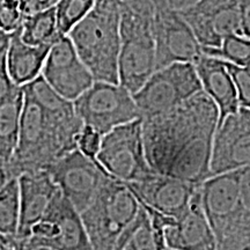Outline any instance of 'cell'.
<instances>
[{"label":"cell","instance_id":"cell-1","mask_svg":"<svg viewBox=\"0 0 250 250\" xmlns=\"http://www.w3.org/2000/svg\"><path fill=\"white\" fill-rule=\"evenodd\" d=\"M218 118L217 107L203 90L165 114L142 118L144 148L153 173L198 184L208 179Z\"/></svg>","mask_w":250,"mask_h":250},{"label":"cell","instance_id":"cell-2","mask_svg":"<svg viewBox=\"0 0 250 250\" xmlns=\"http://www.w3.org/2000/svg\"><path fill=\"white\" fill-rule=\"evenodd\" d=\"M22 88L18 145L7 165L11 177L44 170L61 156L76 149L83 126L73 102L56 93L42 76Z\"/></svg>","mask_w":250,"mask_h":250},{"label":"cell","instance_id":"cell-3","mask_svg":"<svg viewBox=\"0 0 250 250\" xmlns=\"http://www.w3.org/2000/svg\"><path fill=\"white\" fill-rule=\"evenodd\" d=\"M199 196L215 250H250V166L208 177Z\"/></svg>","mask_w":250,"mask_h":250},{"label":"cell","instance_id":"cell-4","mask_svg":"<svg viewBox=\"0 0 250 250\" xmlns=\"http://www.w3.org/2000/svg\"><path fill=\"white\" fill-rule=\"evenodd\" d=\"M67 37L94 80L118 83L120 0H95Z\"/></svg>","mask_w":250,"mask_h":250},{"label":"cell","instance_id":"cell-5","mask_svg":"<svg viewBox=\"0 0 250 250\" xmlns=\"http://www.w3.org/2000/svg\"><path fill=\"white\" fill-rule=\"evenodd\" d=\"M152 0H120L118 83L134 94L155 71Z\"/></svg>","mask_w":250,"mask_h":250},{"label":"cell","instance_id":"cell-6","mask_svg":"<svg viewBox=\"0 0 250 250\" xmlns=\"http://www.w3.org/2000/svg\"><path fill=\"white\" fill-rule=\"evenodd\" d=\"M139 211V203L121 181L109 180L80 213L92 250H115L117 239Z\"/></svg>","mask_w":250,"mask_h":250},{"label":"cell","instance_id":"cell-7","mask_svg":"<svg viewBox=\"0 0 250 250\" xmlns=\"http://www.w3.org/2000/svg\"><path fill=\"white\" fill-rule=\"evenodd\" d=\"M179 13L202 48H217L229 35L250 37V0H199Z\"/></svg>","mask_w":250,"mask_h":250},{"label":"cell","instance_id":"cell-8","mask_svg":"<svg viewBox=\"0 0 250 250\" xmlns=\"http://www.w3.org/2000/svg\"><path fill=\"white\" fill-rule=\"evenodd\" d=\"M96 161L109 176L123 183L138 182L154 174L146 160L142 118L102 136Z\"/></svg>","mask_w":250,"mask_h":250},{"label":"cell","instance_id":"cell-9","mask_svg":"<svg viewBox=\"0 0 250 250\" xmlns=\"http://www.w3.org/2000/svg\"><path fill=\"white\" fill-rule=\"evenodd\" d=\"M201 90L195 65L175 62L153 72L132 95L140 118H147L176 108Z\"/></svg>","mask_w":250,"mask_h":250},{"label":"cell","instance_id":"cell-10","mask_svg":"<svg viewBox=\"0 0 250 250\" xmlns=\"http://www.w3.org/2000/svg\"><path fill=\"white\" fill-rule=\"evenodd\" d=\"M73 107L83 126L90 127L101 136L140 118L132 94L115 83L94 81L74 100Z\"/></svg>","mask_w":250,"mask_h":250},{"label":"cell","instance_id":"cell-11","mask_svg":"<svg viewBox=\"0 0 250 250\" xmlns=\"http://www.w3.org/2000/svg\"><path fill=\"white\" fill-rule=\"evenodd\" d=\"M44 170L79 213L88 208L100 189L112 179L98 161L87 158L77 148L61 156Z\"/></svg>","mask_w":250,"mask_h":250},{"label":"cell","instance_id":"cell-12","mask_svg":"<svg viewBox=\"0 0 250 250\" xmlns=\"http://www.w3.org/2000/svg\"><path fill=\"white\" fill-rule=\"evenodd\" d=\"M24 240L30 246L51 250H92L80 213L61 191Z\"/></svg>","mask_w":250,"mask_h":250},{"label":"cell","instance_id":"cell-13","mask_svg":"<svg viewBox=\"0 0 250 250\" xmlns=\"http://www.w3.org/2000/svg\"><path fill=\"white\" fill-rule=\"evenodd\" d=\"M250 166V108L240 107L215 127L208 177Z\"/></svg>","mask_w":250,"mask_h":250},{"label":"cell","instance_id":"cell-14","mask_svg":"<svg viewBox=\"0 0 250 250\" xmlns=\"http://www.w3.org/2000/svg\"><path fill=\"white\" fill-rule=\"evenodd\" d=\"M155 71L175 62H195L202 46L179 11L156 8L154 17Z\"/></svg>","mask_w":250,"mask_h":250},{"label":"cell","instance_id":"cell-15","mask_svg":"<svg viewBox=\"0 0 250 250\" xmlns=\"http://www.w3.org/2000/svg\"><path fill=\"white\" fill-rule=\"evenodd\" d=\"M41 76L56 93L71 102L95 81L67 36L59 37L50 46Z\"/></svg>","mask_w":250,"mask_h":250},{"label":"cell","instance_id":"cell-16","mask_svg":"<svg viewBox=\"0 0 250 250\" xmlns=\"http://www.w3.org/2000/svg\"><path fill=\"white\" fill-rule=\"evenodd\" d=\"M136 199L153 210L179 218L191 201L201 183H192L166 175L152 174L138 182L124 183Z\"/></svg>","mask_w":250,"mask_h":250},{"label":"cell","instance_id":"cell-17","mask_svg":"<svg viewBox=\"0 0 250 250\" xmlns=\"http://www.w3.org/2000/svg\"><path fill=\"white\" fill-rule=\"evenodd\" d=\"M165 242L175 250H215V237L202 208L199 187L187 210L165 229Z\"/></svg>","mask_w":250,"mask_h":250},{"label":"cell","instance_id":"cell-18","mask_svg":"<svg viewBox=\"0 0 250 250\" xmlns=\"http://www.w3.org/2000/svg\"><path fill=\"white\" fill-rule=\"evenodd\" d=\"M20 196V221L18 239H27L34 225L39 223L48 210L58 187L46 170L23 173L18 177Z\"/></svg>","mask_w":250,"mask_h":250},{"label":"cell","instance_id":"cell-19","mask_svg":"<svg viewBox=\"0 0 250 250\" xmlns=\"http://www.w3.org/2000/svg\"><path fill=\"white\" fill-rule=\"evenodd\" d=\"M193 65L202 90L213 101L218 109V124H220L228 115L234 114L240 108L232 78L225 62L218 58L203 55Z\"/></svg>","mask_w":250,"mask_h":250},{"label":"cell","instance_id":"cell-20","mask_svg":"<svg viewBox=\"0 0 250 250\" xmlns=\"http://www.w3.org/2000/svg\"><path fill=\"white\" fill-rule=\"evenodd\" d=\"M51 45H30L20 37L19 28L11 33L6 68L13 85L23 87L41 76Z\"/></svg>","mask_w":250,"mask_h":250},{"label":"cell","instance_id":"cell-21","mask_svg":"<svg viewBox=\"0 0 250 250\" xmlns=\"http://www.w3.org/2000/svg\"><path fill=\"white\" fill-rule=\"evenodd\" d=\"M23 88L15 86L0 100V164L7 166L18 145Z\"/></svg>","mask_w":250,"mask_h":250},{"label":"cell","instance_id":"cell-22","mask_svg":"<svg viewBox=\"0 0 250 250\" xmlns=\"http://www.w3.org/2000/svg\"><path fill=\"white\" fill-rule=\"evenodd\" d=\"M165 234L152 227L147 212L139 204V211L117 239L115 250H162Z\"/></svg>","mask_w":250,"mask_h":250},{"label":"cell","instance_id":"cell-23","mask_svg":"<svg viewBox=\"0 0 250 250\" xmlns=\"http://www.w3.org/2000/svg\"><path fill=\"white\" fill-rule=\"evenodd\" d=\"M20 37L30 45H52L59 37L55 7L26 15L19 27Z\"/></svg>","mask_w":250,"mask_h":250},{"label":"cell","instance_id":"cell-24","mask_svg":"<svg viewBox=\"0 0 250 250\" xmlns=\"http://www.w3.org/2000/svg\"><path fill=\"white\" fill-rule=\"evenodd\" d=\"M20 221V196L18 177H11L0 189V234L15 237Z\"/></svg>","mask_w":250,"mask_h":250},{"label":"cell","instance_id":"cell-25","mask_svg":"<svg viewBox=\"0 0 250 250\" xmlns=\"http://www.w3.org/2000/svg\"><path fill=\"white\" fill-rule=\"evenodd\" d=\"M202 54L237 66L250 67V37L226 36L217 48H202Z\"/></svg>","mask_w":250,"mask_h":250},{"label":"cell","instance_id":"cell-26","mask_svg":"<svg viewBox=\"0 0 250 250\" xmlns=\"http://www.w3.org/2000/svg\"><path fill=\"white\" fill-rule=\"evenodd\" d=\"M95 0H59L55 6L59 36H67L72 28L89 13Z\"/></svg>","mask_w":250,"mask_h":250},{"label":"cell","instance_id":"cell-27","mask_svg":"<svg viewBox=\"0 0 250 250\" xmlns=\"http://www.w3.org/2000/svg\"><path fill=\"white\" fill-rule=\"evenodd\" d=\"M237 93L239 104L242 108H250V67L237 66L225 62Z\"/></svg>","mask_w":250,"mask_h":250},{"label":"cell","instance_id":"cell-28","mask_svg":"<svg viewBox=\"0 0 250 250\" xmlns=\"http://www.w3.org/2000/svg\"><path fill=\"white\" fill-rule=\"evenodd\" d=\"M22 19L21 0H2L0 5V29L13 33L21 26Z\"/></svg>","mask_w":250,"mask_h":250},{"label":"cell","instance_id":"cell-29","mask_svg":"<svg viewBox=\"0 0 250 250\" xmlns=\"http://www.w3.org/2000/svg\"><path fill=\"white\" fill-rule=\"evenodd\" d=\"M102 136L90 129L88 126H83L79 137L77 139V149L87 158L96 160V155L101 145Z\"/></svg>","mask_w":250,"mask_h":250},{"label":"cell","instance_id":"cell-30","mask_svg":"<svg viewBox=\"0 0 250 250\" xmlns=\"http://www.w3.org/2000/svg\"><path fill=\"white\" fill-rule=\"evenodd\" d=\"M59 0H21V12L23 17L45 11L57 5Z\"/></svg>","mask_w":250,"mask_h":250},{"label":"cell","instance_id":"cell-31","mask_svg":"<svg viewBox=\"0 0 250 250\" xmlns=\"http://www.w3.org/2000/svg\"><path fill=\"white\" fill-rule=\"evenodd\" d=\"M14 87L15 85H13V83L9 79L7 68H6V57L0 58V100L5 98Z\"/></svg>","mask_w":250,"mask_h":250},{"label":"cell","instance_id":"cell-32","mask_svg":"<svg viewBox=\"0 0 250 250\" xmlns=\"http://www.w3.org/2000/svg\"><path fill=\"white\" fill-rule=\"evenodd\" d=\"M156 8L174 9V11H181V9L189 7L199 1V0H152Z\"/></svg>","mask_w":250,"mask_h":250},{"label":"cell","instance_id":"cell-33","mask_svg":"<svg viewBox=\"0 0 250 250\" xmlns=\"http://www.w3.org/2000/svg\"><path fill=\"white\" fill-rule=\"evenodd\" d=\"M9 40H11V33H6L0 29V58L6 57L7 55Z\"/></svg>","mask_w":250,"mask_h":250},{"label":"cell","instance_id":"cell-34","mask_svg":"<svg viewBox=\"0 0 250 250\" xmlns=\"http://www.w3.org/2000/svg\"><path fill=\"white\" fill-rule=\"evenodd\" d=\"M9 179H11V175L8 173L7 166L0 164V189L5 186Z\"/></svg>","mask_w":250,"mask_h":250},{"label":"cell","instance_id":"cell-35","mask_svg":"<svg viewBox=\"0 0 250 250\" xmlns=\"http://www.w3.org/2000/svg\"><path fill=\"white\" fill-rule=\"evenodd\" d=\"M0 250H11V239L0 234Z\"/></svg>","mask_w":250,"mask_h":250},{"label":"cell","instance_id":"cell-36","mask_svg":"<svg viewBox=\"0 0 250 250\" xmlns=\"http://www.w3.org/2000/svg\"><path fill=\"white\" fill-rule=\"evenodd\" d=\"M162 250H175V249H171V248H168V247H166V248H164Z\"/></svg>","mask_w":250,"mask_h":250},{"label":"cell","instance_id":"cell-37","mask_svg":"<svg viewBox=\"0 0 250 250\" xmlns=\"http://www.w3.org/2000/svg\"><path fill=\"white\" fill-rule=\"evenodd\" d=\"M1 2H2V0H0V5H1Z\"/></svg>","mask_w":250,"mask_h":250}]
</instances>
